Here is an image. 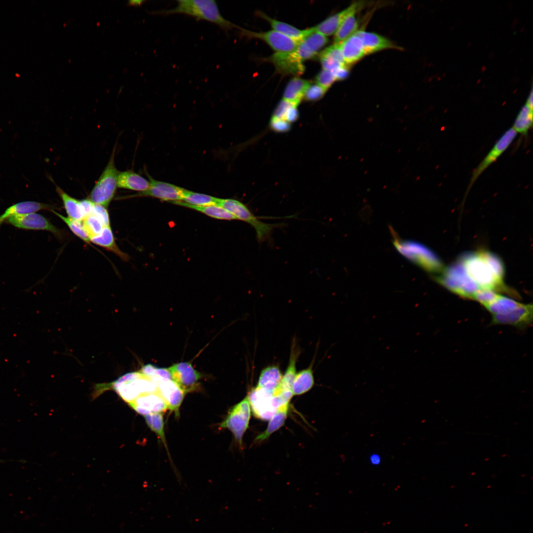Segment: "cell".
Listing matches in <instances>:
<instances>
[{
  "label": "cell",
  "instance_id": "6da1fadb",
  "mask_svg": "<svg viewBox=\"0 0 533 533\" xmlns=\"http://www.w3.org/2000/svg\"><path fill=\"white\" fill-rule=\"evenodd\" d=\"M459 260L469 277L480 289L510 292L504 286V267L500 259L493 253L481 250L465 254Z\"/></svg>",
  "mask_w": 533,
  "mask_h": 533
},
{
  "label": "cell",
  "instance_id": "7a4b0ae2",
  "mask_svg": "<svg viewBox=\"0 0 533 533\" xmlns=\"http://www.w3.org/2000/svg\"><path fill=\"white\" fill-rule=\"evenodd\" d=\"M172 8L152 12L153 14L168 15L183 14L192 16L197 20H206L213 23L225 31L237 26L225 19L221 14L216 2L213 0H180Z\"/></svg>",
  "mask_w": 533,
  "mask_h": 533
},
{
  "label": "cell",
  "instance_id": "3957f363",
  "mask_svg": "<svg viewBox=\"0 0 533 533\" xmlns=\"http://www.w3.org/2000/svg\"><path fill=\"white\" fill-rule=\"evenodd\" d=\"M435 279L450 292L466 299L474 300L481 290L469 277L459 259L444 268Z\"/></svg>",
  "mask_w": 533,
  "mask_h": 533
},
{
  "label": "cell",
  "instance_id": "277c9868",
  "mask_svg": "<svg viewBox=\"0 0 533 533\" xmlns=\"http://www.w3.org/2000/svg\"><path fill=\"white\" fill-rule=\"evenodd\" d=\"M393 244L404 257L426 271L440 273L443 269L440 259L425 245L415 241L397 238Z\"/></svg>",
  "mask_w": 533,
  "mask_h": 533
},
{
  "label": "cell",
  "instance_id": "5b68a950",
  "mask_svg": "<svg viewBox=\"0 0 533 533\" xmlns=\"http://www.w3.org/2000/svg\"><path fill=\"white\" fill-rule=\"evenodd\" d=\"M217 205L223 207L233 215L237 220L244 221L255 229L257 241L262 243L271 238L274 228L279 224H267L259 220L243 203L234 199L218 198Z\"/></svg>",
  "mask_w": 533,
  "mask_h": 533
},
{
  "label": "cell",
  "instance_id": "8992f818",
  "mask_svg": "<svg viewBox=\"0 0 533 533\" xmlns=\"http://www.w3.org/2000/svg\"><path fill=\"white\" fill-rule=\"evenodd\" d=\"M116 147L112 152L108 163L89 194V199L94 204L108 207L114 197L117 187L118 171L114 163Z\"/></svg>",
  "mask_w": 533,
  "mask_h": 533
},
{
  "label": "cell",
  "instance_id": "52a82bcc",
  "mask_svg": "<svg viewBox=\"0 0 533 533\" xmlns=\"http://www.w3.org/2000/svg\"><path fill=\"white\" fill-rule=\"evenodd\" d=\"M111 385L119 396L129 404L141 395L157 391L149 377L140 371L127 373Z\"/></svg>",
  "mask_w": 533,
  "mask_h": 533
},
{
  "label": "cell",
  "instance_id": "ba28073f",
  "mask_svg": "<svg viewBox=\"0 0 533 533\" xmlns=\"http://www.w3.org/2000/svg\"><path fill=\"white\" fill-rule=\"evenodd\" d=\"M250 417L251 407L247 396L232 408L220 426L229 429L236 441L241 446L243 436L248 427Z\"/></svg>",
  "mask_w": 533,
  "mask_h": 533
},
{
  "label": "cell",
  "instance_id": "9c48e42d",
  "mask_svg": "<svg viewBox=\"0 0 533 533\" xmlns=\"http://www.w3.org/2000/svg\"><path fill=\"white\" fill-rule=\"evenodd\" d=\"M517 134L516 132L512 127H511L500 137L489 152L473 170L468 185L466 194H468L479 177L509 148L515 140Z\"/></svg>",
  "mask_w": 533,
  "mask_h": 533
},
{
  "label": "cell",
  "instance_id": "30bf717a",
  "mask_svg": "<svg viewBox=\"0 0 533 533\" xmlns=\"http://www.w3.org/2000/svg\"><path fill=\"white\" fill-rule=\"evenodd\" d=\"M5 222L19 228L49 231L59 239L65 236L62 230L54 226L43 216L36 213L13 215Z\"/></svg>",
  "mask_w": 533,
  "mask_h": 533
},
{
  "label": "cell",
  "instance_id": "8fae6325",
  "mask_svg": "<svg viewBox=\"0 0 533 533\" xmlns=\"http://www.w3.org/2000/svg\"><path fill=\"white\" fill-rule=\"evenodd\" d=\"M147 174L151 184L148 190L135 194L122 196L120 198L150 196L172 202L182 200L185 189L168 183L156 180Z\"/></svg>",
  "mask_w": 533,
  "mask_h": 533
},
{
  "label": "cell",
  "instance_id": "7c38bea8",
  "mask_svg": "<svg viewBox=\"0 0 533 533\" xmlns=\"http://www.w3.org/2000/svg\"><path fill=\"white\" fill-rule=\"evenodd\" d=\"M242 35L250 38L260 39L276 52H292L297 48L299 41L291 38L274 30L255 32L240 28Z\"/></svg>",
  "mask_w": 533,
  "mask_h": 533
},
{
  "label": "cell",
  "instance_id": "4fadbf2b",
  "mask_svg": "<svg viewBox=\"0 0 533 533\" xmlns=\"http://www.w3.org/2000/svg\"><path fill=\"white\" fill-rule=\"evenodd\" d=\"M149 378L166 402L168 409L174 412L176 416H178L179 408L186 393L185 391L172 380H165L156 377Z\"/></svg>",
  "mask_w": 533,
  "mask_h": 533
},
{
  "label": "cell",
  "instance_id": "5bb4252c",
  "mask_svg": "<svg viewBox=\"0 0 533 533\" xmlns=\"http://www.w3.org/2000/svg\"><path fill=\"white\" fill-rule=\"evenodd\" d=\"M272 393L256 387L248 395L253 414L257 418L268 420L271 418L278 407Z\"/></svg>",
  "mask_w": 533,
  "mask_h": 533
},
{
  "label": "cell",
  "instance_id": "9a60e30c",
  "mask_svg": "<svg viewBox=\"0 0 533 533\" xmlns=\"http://www.w3.org/2000/svg\"><path fill=\"white\" fill-rule=\"evenodd\" d=\"M533 316L532 304L521 303L518 307L506 314L492 316V323L525 328L532 324Z\"/></svg>",
  "mask_w": 533,
  "mask_h": 533
},
{
  "label": "cell",
  "instance_id": "2e32d148",
  "mask_svg": "<svg viewBox=\"0 0 533 533\" xmlns=\"http://www.w3.org/2000/svg\"><path fill=\"white\" fill-rule=\"evenodd\" d=\"M168 369L171 379L186 392L193 390L196 388L198 381L202 376L201 374L193 367L192 364L188 362L173 364Z\"/></svg>",
  "mask_w": 533,
  "mask_h": 533
},
{
  "label": "cell",
  "instance_id": "e0dca14e",
  "mask_svg": "<svg viewBox=\"0 0 533 533\" xmlns=\"http://www.w3.org/2000/svg\"><path fill=\"white\" fill-rule=\"evenodd\" d=\"M282 75H300L305 71L303 62L295 52H276L266 59Z\"/></svg>",
  "mask_w": 533,
  "mask_h": 533
},
{
  "label": "cell",
  "instance_id": "ac0fdd59",
  "mask_svg": "<svg viewBox=\"0 0 533 533\" xmlns=\"http://www.w3.org/2000/svg\"><path fill=\"white\" fill-rule=\"evenodd\" d=\"M129 405L144 416L153 413H161L168 409L167 404L158 391L141 395Z\"/></svg>",
  "mask_w": 533,
  "mask_h": 533
},
{
  "label": "cell",
  "instance_id": "d6986e66",
  "mask_svg": "<svg viewBox=\"0 0 533 533\" xmlns=\"http://www.w3.org/2000/svg\"><path fill=\"white\" fill-rule=\"evenodd\" d=\"M327 38L315 31L310 33L299 41L294 51L299 58L303 62L312 59L328 42Z\"/></svg>",
  "mask_w": 533,
  "mask_h": 533
},
{
  "label": "cell",
  "instance_id": "ffe728a7",
  "mask_svg": "<svg viewBox=\"0 0 533 533\" xmlns=\"http://www.w3.org/2000/svg\"><path fill=\"white\" fill-rule=\"evenodd\" d=\"M361 5L358 3H353L342 11L328 17L313 27L314 31L326 37L335 34L343 20L350 14L357 12Z\"/></svg>",
  "mask_w": 533,
  "mask_h": 533
},
{
  "label": "cell",
  "instance_id": "44dd1931",
  "mask_svg": "<svg viewBox=\"0 0 533 533\" xmlns=\"http://www.w3.org/2000/svg\"><path fill=\"white\" fill-rule=\"evenodd\" d=\"M347 65L356 63L366 55L361 40L356 32L338 43Z\"/></svg>",
  "mask_w": 533,
  "mask_h": 533
},
{
  "label": "cell",
  "instance_id": "7402d4cb",
  "mask_svg": "<svg viewBox=\"0 0 533 533\" xmlns=\"http://www.w3.org/2000/svg\"><path fill=\"white\" fill-rule=\"evenodd\" d=\"M356 33L361 40L366 55L387 49H398L391 41L378 34L359 30Z\"/></svg>",
  "mask_w": 533,
  "mask_h": 533
},
{
  "label": "cell",
  "instance_id": "603a6c76",
  "mask_svg": "<svg viewBox=\"0 0 533 533\" xmlns=\"http://www.w3.org/2000/svg\"><path fill=\"white\" fill-rule=\"evenodd\" d=\"M56 207L51 204L33 201H26L17 203L8 207L0 215V226L9 217L13 215H22L35 213L42 210L52 211Z\"/></svg>",
  "mask_w": 533,
  "mask_h": 533
},
{
  "label": "cell",
  "instance_id": "cb8c5ba5",
  "mask_svg": "<svg viewBox=\"0 0 533 533\" xmlns=\"http://www.w3.org/2000/svg\"><path fill=\"white\" fill-rule=\"evenodd\" d=\"M151 184L139 174L132 170L119 172L117 187L120 188L143 192L149 189Z\"/></svg>",
  "mask_w": 533,
  "mask_h": 533
},
{
  "label": "cell",
  "instance_id": "d4e9b609",
  "mask_svg": "<svg viewBox=\"0 0 533 533\" xmlns=\"http://www.w3.org/2000/svg\"><path fill=\"white\" fill-rule=\"evenodd\" d=\"M257 14L267 21L274 31L297 41H300L314 31L313 27L305 30H300L289 24L271 18L261 11L257 12Z\"/></svg>",
  "mask_w": 533,
  "mask_h": 533
},
{
  "label": "cell",
  "instance_id": "484cf974",
  "mask_svg": "<svg viewBox=\"0 0 533 533\" xmlns=\"http://www.w3.org/2000/svg\"><path fill=\"white\" fill-rule=\"evenodd\" d=\"M308 80L295 77L288 83L283 94V99L297 107L300 103L306 90L311 84Z\"/></svg>",
  "mask_w": 533,
  "mask_h": 533
},
{
  "label": "cell",
  "instance_id": "4316f807",
  "mask_svg": "<svg viewBox=\"0 0 533 533\" xmlns=\"http://www.w3.org/2000/svg\"><path fill=\"white\" fill-rule=\"evenodd\" d=\"M319 58L323 69L330 71L346 65L338 43H334L325 48L319 53Z\"/></svg>",
  "mask_w": 533,
  "mask_h": 533
},
{
  "label": "cell",
  "instance_id": "83f0119b",
  "mask_svg": "<svg viewBox=\"0 0 533 533\" xmlns=\"http://www.w3.org/2000/svg\"><path fill=\"white\" fill-rule=\"evenodd\" d=\"M282 378L278 367L273 365L266 367L260 373L257 387L273 393Z\"/></svg>",
  "mask_w": 533,
  "mask_h": 533
},
{
  "label": "cell",
  "instance_id": "f1b7e54d",
  "mask_svg": "<svg viewBox=\"0 0 533 533\" xmlns=\"http://www.w3.org/2000/svg\"><path fill=\"white\" fill-rule=\"evenodd\" d=\"M90 241L115 254L123 261L129 259V256L122 252L116 245L110 227H105L101 233L91 238Z\"/></svg>",
  "mask_w": 533,
  "mask_h": 533
},
{
  "label": "cell",
  "instance_id": "f546056e",
  "mask_svg": "<svg viewBox=\"0 0 533 533\" xmlns=\"http://www.w3.org/2000/svg\"><path fill=\"white\" fill-rule=\"evenodd\" d=\"M532 126L533 101L531 94L517 115L512 127L517 133L525 136Z\"/></svg>",
  "mask_w": 533,
  "mask_h": 533
},
{
  "label": "cell",
  "instance_id": "4dcf8cb0",
  "mask_svg": "<svg viewBox=\"0 0 533 533\" xmlns=\"http://www.w3.org/2000/svg\"><path fill=\"white\" fill-rule=\"evenodd\" d=\"M314 384V379L311 366L296 373L292 384L293 395H299L308 391Z\"/></svg>",
  "mask_w": 533,
  "mask_h": 533
},
{
  "label": "cell",
  "instance_id": "1f68e13d",
  "mask_svg": "<svg viewBox=\"0 0 533 533\" xmlns=\"http://www.w3.org/2000/svg\"><path fill=\"white\" fill-rule=\"evenodd\" d=\"M56 190L62 199L68 217L76 220L82 221L84 215L80 201L69 195L57 185L56 186Z\"/></svg>",
  "mask_w": 533,
  "mask_h": 533
},
{
  "label": "cell",
  "instance_id": "d6a6232c",
  "mask_svg": "<svg viewBox=\"0 0 533 533\" xmlns=\"http://www.w3.org/2000/svg\"><path fill=\"white\" fill-rule=\"evenodd\" d=\"M288 408L289 404L278 408L275 414L270 419L267 428L256 437V441L260 442L266 440L271 434L283 426L287 416Z\"/></svg>",
  "mask_w": 533,
  "mask_h": 533
},
{
  "label": "cell",
  "instance_id": "836d02e7",
  "mask_svg": "<svg viewBox=\"0 0 533 533\" xmlns=\"http://www.w3.org/2000/svg\"><path fill=\"white\" fill-rule=\"evenodd\" d=\"M172 203L197 210L214 218L226 220H237L230 213L218 205L195 206L188 204L181 201Z\"/></svg>",
  "mask_w": 533,
  "mask_h": 533
},
{
  "label": "cell",
  "instance_id": "e575fe53",
  "mask_svg": "<svg viewBox=\"0 0 533 533\" xmlns=\"http://www.w3.org/2000/svg\"><path fill=\"white\" fill-rule=\"evenodd\" d=\"M356 12L350 14L341 24L334 34L335 43L343 41L358 30L359 23L355 17Z\"/></svg>",
  "mask_w": 533,
  "mask_h": 533
},
{
  "label": "cell",
  "instance_id": "d590c367",
  "mask_svg": "<svg viewBox=\"0 0 533 533\" xmlns=\"http://www.w3.org/2000/svg\"><path fill=\"white\" fill-rule=\"evenodd\" d=\"M218 198L185 190L182 201L188 204L195 206H205L217 205Z\"/></svg>",
  "mask_w": 533,
  "mask_h": 533
},
{
  "label": "cell",
  "instance_id": "8d00e7d4",
  "mask_svg": "<svg viewBox=\"0 0 533 533\" xmlns=\"http://www.w3.org/2000/svg\"><path fill=\"white\" fill-rule=\"evenodd\" d=\"M51 211L64 221L72 232L76 236L86 243H89L91 242L90 238L83 228L81 222L82 221H77L68 217H65L55 210Z\"/></svg>",
  "mask_w": 533,
  "mask_h": 533
},
{
  "label": "cell",
  "instance_id": "74e56055",
  "mask_svg": "<svg viewBox=\"0 0 533 533\" xmlns=\"http://www.w3.org/2000/svg\"><path fill=\"white\" fill-rule=\"evenodd\" d=\"M82 223L90 239L100 234L105 227L101 220L93 213L84 217Z\"/></svg>",
  "mask_w": 533,
  "mask_h": 533
},
{
  "label": "cell",
  "instance_id": "f35d334b",
  "mask_svg": "<svg viewBox=\"0 0 533 533\" xmlns=\"http://www.w3.org/2000/svg\"><path fill=\"white\" fill-rule=\"evenodd\" d=\"M146 422L150 428L161 439L166 446L164 430V419L161 413H153L145 416Z\"/></svg>",
  "mask_w": 533,
  "mask_h": 533
},
{
  "label": "cell",
  "instance_id": "ab89813d",
  "mask_svg": "<svg viewBox=\"0 0 533 533\" xmlns=\"http://www.w3.org/2000/svg\"><path fill=\"white\" fill-rule=\"evenodd\" d=\"M139 371L148 377H156L165 380H172L168 368H158L148 364L143 366Z\"/></svg>",
  "mask_w": 533,
  "mask_h": 533
},
{
  "label": "cell",
  "instance_id": "60d3db41",
  "mask_svg": "<svg viewBox=\"0 0 533 533\" xmlns=\"http://www.w3.org/2000/svg\"><path fill=\"white\" fill-rule=\"evenodd\" d=\"M327 91L317 84H310L305 92L304 98L308 101H316L321 99Z\"/></svg>",
  "mask_w": 533,
  "mask_h": 533
},
{
  "label": "cell",
  "instance_id": "b9f144b4",
  "mask_svg": "<svg viewBox=\"0 0 533 533\" xmlns=\"http://www.w3.org/2000/svg\"><path fill=\"white\" fill-rule=\"evenodd\" d=\"M315 80L316 84L327 90L336 81L331 71L324 69L317 75Z\"/></svg>",
  "mask_w": 533,
  "mask_h": 533
},
{
  "label": "cell",
  "instance_id": "7bdbcfd3",
  "mask_svg": "<svg viewBox=\"0 0 533 533\" xmlns=\"http://www.w3.org/2000/svg\"><path fill=\"white\" fill-rule=\"evenodd\" d=\"M92 213L102 222L104 227H110V220L107 208L94 203Z\"/></svg>",
  "mask_w": 533,
  "mask_h": 533
},
{
  "label": "cell",
  "instance_id": "ee69618b",
  "mask_svg": "<svg viewBox=\"0 0 533 533\" xmlns=\"http://www.w3.org/2000/svg\"><path fill=\"white\" fill-rule=\"evenodd\" d=\"M270 125L273 130L280 132L288 131L291 127L290 122L285 120L274 117H272Z\"/></svg>",
  "mask_w": 533,
  "mask_h": 533
},
{
  "label": "cell",
  "instance_id": "f6af8a7d",
  "mask_svg": "<svg viewBox=\"0 0 533 533\" xmlns=\"http://www.w3.org/2000/svg\"><path fill=\"white\" fill-rule=\"evenodd\" d=\"M293 104L283 99L277 105L272 117L284 119L286 111Z\"/></svg>",
  "mask_w": 533,
  "mask_h": 533
},
{
  "label": "cell",
  "instance_id": "bcb514c9",
  "mask_svg": "<svg viewBox=\"0 0 533 533\" xmlns=\"http://www.w3.org/2000/svg\"><path fill=\"white\" fill-rule=\"evenodd\" d=\"M336 80H341L346 79L349 73L348 66L345 65L338 67L331 71Z\"/></svg>",
  "mask_w": 533,
  "mask_h": 533
},
{
  "label": "cell",
  "instance_id": "7dc6e473",
  "mask_svg": "<svg viewBox=\"0 0 533 533\" xmlns=\"http://www.w3.org/2000/svg\"><path fill=\"white\" fill-rule=\"evenodd\" d=\"M299 113L297 107L292 105L290 106L285 114L284 119L289 122L295 121L298 118Z\"/></svg>",
  "mask_w": 533,
  "mask_h": 533
},
{
  "label": "cell",
  "instance_id": "c3c4849f",
  "mask_svg": "<svg viewBox=\"0 0 533 533\" xmlns=\"http://www.w3.org/2000/svg\"><path fill=\"white\" fill-rule=\"evenodd\" d=\"M80 202L84 217L92 213L94 203L89 199L80 200Z\"/></svg>",
  "mask_w": 533,
  "mask_h": 533
},
{
  "label": "cell",
  "instance_id": "681fc988",
  "mask_svg": "<svg viewBox=\"0 0 533 533\" xmlns=\"http://www.w3.org/2000/svg\"><path fill=\"white\" fill-rule=\"evenodd\" d=\"M145 1L143 0H131L128 1L127 4L129 5H133V6H140V5H142V3L143 2H144Z\"/></svg>",
  "mask_w": 533,
  "mask_h": 533
},
{
  "label": "cell",
  "instance_id": "f907efd6",
  "mask_svg": "<svg viewBox=\"0 0 533 533\" xmlns=\"http://www.w3.org/2000/svg\"><path fill=\"white\" fill-rule=\"evenodd\" d=\"M371 460L373 463L376 464L380 462V457L378 456L375 455L371 457Z\"/></svg>",
  "mask_w": 533,
  "mask_h": 533
}]
</instances>
